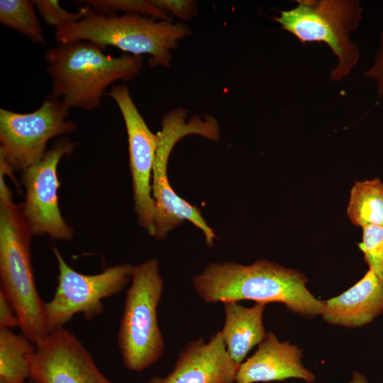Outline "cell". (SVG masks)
I'll use <instances>...</instances> for the list:
<instances>
[{"instance_id":"1","label":"cell","mask_w":383,"mask_h":383,"mask_svg":"<svg viewBox=\"0 0 383 383\" xmlns=\"http://www.w3.org/2000/svg\"><path fill=\"white\" fill-rule=\"evenodd\" d=\"M192 282L197 294L207 303L279 302L290 311L309 318L321 314L325 305V301L316 299L307 289L304 274L266 259L250 265L212 263Z\"/></svg>"},{"instance_id":"2","label":"cell","mask_w":383,"mask_h":383,"mask_svg":"<svg viewBox=\"0 0 383 383\" xmlns=\"http://www.w3.org/2000/svg\"><path fill=\"white\" fill-rule=\"evenodd\" d=\"M104 50L85 40L57 43L46 50L51 92L69 109L96 110L109 85L117 80L130 81L140 72L143 56L113 57Z\"/></svg>"},{"instance_id":"3","label":"cell","mask_w":383,"mask_h":383,"mask_svg":"<svg viewBox=\"0 0 383 383\" xmlns=\"http://www.w3.org/2000/svg\"><path fill=\"white\" fill-rule=\"evenodd\" d=\"M0 171V280L1 289L13 306L18 326L34 345L50 333L44 305L35 286L30 256L33 236Z\"/></svg>"},{"instance_id":"4","label":"cell","mask_w":383,"mask_h":383,"mask_svg":"<svg viewBox=\"0 0 383 383\" xmlns=\"http://www.w3.org/2000/svg\"><path fill=\"white\" fill-rule=\"evenodd\" d=\"M192 34L185 24L135 13L106 16L91 11L80 21L55 30L57 43L85 40L104 50L115 47L130 55L150 56V67H169L171 50Z\"/></svg>"},{"instance_id":"5","label":"cell","mask_w":383,"mask_h":383,"mask_svg":"<svg viewBox=\"0 0 383 383\" xmlns=\"http://www.w3.org/2000/svg\"><path fill=\"white\" fill-rule=\"evenodd\" d=\"M188 111L176 109L166 113L162 119L158 143L152 173V196L155 203L154 237L161 240L184 220L192 223L204 233L206 245L212 247L216 235L202 217L199 209L178 196L171 187L167 177L170 153L183 137L196 134L211 140L218 141L220 129L211 116H194L186 121Z\"/></svg>"},{"instance_id":"6","label":"cell","mask_w":383,"mask_h":383,"mask_svg":"<svg viewBox=\"0 0 383 383\" xmlns=\"http://www.w3.org/2000/svg\"><path fill=\"white\" fill-rule=\"evenodd\" d=\"M162 291L163 281L156 260L133 266L117 336L123 364L129 370L147 369L164 352L157 321Z\"/></svg>"},{"instance_id":"7","label":"cell","mask_w":383,"mask_h":383,"mask_svg":"<svg viewBox=\"0 0 383 383\" xmlns=\"http://www.w3.org/2000/svg\"><path fill=\"white\" fill-rule=\"evenodd\" d=\"M296 7L281 11L274 19L302 43L323 42L338 60L330 77H347L359 60L357 45L350 33L359 26L362 8L358 0H297Z\"/></svg>"},{"instance_id":"8","label":"cell","mask_w":383,"mask_h":383,"mask_svg":"<svg viewBox=\"0 0 383 383\" xmlns=\"http://www.w3.org/2000/svg\"><path fill=\"white\" fill-rule=\"evenodd\" d=\"M69 109L52 92L30 113L0 109V166L11 174L38 162L52 138L75 129Z\"/></svg>"},{"instance_id":"9","label":"cell","mask_w":383,"mask_h":383,"mask_svg":"<svg viewBox=\"0 0 383 383\" xmlns=\"http://www.w3.org/2000/svg\"><path fill=\"white\" fill-rule=\"evenodd\" d=\"M57 285L53 297L45 302L44 311L49 333L64 327L75 314L87 320L99 316L102 300L120 292L131 280L133 265L125 263L109 267L96 274H84L70 267L57 248Z\"/></svg>"},{"instance_id":"10","label":"cell","mask_w":383,"mask_h":383,"mask_svg":"<svg viewBox=\"0 0 383 383\" xmlns=\"http://www.w3.org/2000/svg\"><path fill=\"white\" fill-rule=\"evenodd\" d=\"M75 147L69 138L58 139L40 160L23 171L26 196L21 211L33 235L47 234L62 240L73 236V230L62 218L58 204L60 182L57 170L61 159L70 156Z\"/></svg>"},{"instance_id":"11","label":"cell","mask_w":383,"mask_h":383,"mask_svg":"<svg viewBox=\"0 0 383 383\" xmlns=\"http://www.w3.org/2000/svg\"><path fill=\"white\" fill-rule=\"evenodd\" d=\"M108 95L117 104L127 131L134 209L138 220L139 224L153 236L155 203L151 181L158 135L148 128L126 85L113 86Z\"/></svg>"},{"instance_id":"12","label":"cell","mask_w":383,"mask_h":383,"mask_svg":"<svg viewBox=\"0 0 383 383\" xmlns=\"http://www.w3.org/2000/svg\"><path fill=\"white\" fill-rule=\"evenodd\" d=\"M35 346L30 383H113L100 371L79 339L64 327L50 332Z\"/></svg>"},{"instance_id":"13","label":"cell","mask_w":383,"mask_h":383,"mask_svg":"<svg viewBox=\"0 0 383 383\" xmlns=\"http://www.w3.org/2000/svg\"><path fill=\"white\" fill-rule=\"evenodd\" d=\"M240 365L229 355L221 331L206 343L189 342L179 353L172 371L146 383H235Z\"/></svg>"},{"instance_id":"14","label":"cell","mask_w":383,"mask_h":383,"mask_svg":"<svg viewBox=\"0 0 383 383\" xmlns=\"http://www.w3.org/2000/svg\"><path fill=\"white\" fill-rule=\"evenodd\" d=\"M302 351L288 341L280 342L273 333H267L257 351L240 365L235 383L282 381L298 378L307 382L315 375L302 364Z\"/></svg>"},{"instance_id":"15","label":"cell","mask_w":383,"mask_h":383,"mask_svg":"<svg viewBox=\"0 0 383 383\" xmlns=\"http://www.w3.org/2000/svg\"><path fill=\"white\" fill-rule=\"evenodd\" d=\"M383 311V282L371 270L353 287L325 301L321 316L327 323L356 328L372 322Z\"/></svg>"},{"instance_id":"16","label":"cell","mask_w":383,"mask_h":383,"mask_svg":"<svg viewBox=\"0 0 383 383\" xmlns=\"http://www.w3.org/2000/svg\"><path fill=\"white\" fill-rule=\"evenodd\" d=\"M265 305L256 303L248 308L236 301L223 303L225 322L221 333L228 353L239 365L267 335L262 323Z\"/></svg>"},{"instance_id":"17","label":"cell","mask_w":383,"mask_h":383,"mask_svg":"<svg viewBox=\"0 0 383 383\" xmlns=\"http://www.w3.org/2000/svg\"><path fill=\"white\" fill-rule=\"evenodd\" d=\"M35 346L23 335L0 328V380L24 383L29 378Z\"/></svg>"},{"instance_id":"18","label":"cell","mask_w":383,"mask_h":383,"mask_svg":"<svg viewBox=\"0 0 383 383\" xmlns=\"http://www.w3.org/2000/svg\"><path fill=\"white\" fill-rule=\"evenodd\" d=\"M346 213L356 226H383V182L378 178L356 182L350 192Z\"/></svg>"},{"instance_id":"19","label":"cell","mask_w":383,"mask_h":383,"mask_svg":"<svg viewBox=\"0 0 383 383\" xmlns=\"http://www.w3.org/2000/svg\"><path fill=\"white\" fill-rule=\"evenodd\" d=\"M0 22L26 36L33 43L45 45L34 1L1 0Z\"/></svg>"},{"instance_id":"20","label":"cell","mask_w":383,"mask_h":383,"mask_svg":"<svg viewBox=\"0 0 383 383\" xmlns=\"http://www.w3.org/2000/svg\"><path fill=\"white\" fill-rule=\"evenodd\" d=\"M94 12L106 16H113L117 11L135 13L158 20L172 21L170 14L159 9L152 1L145 0H88L83 1Z\"/></svg>"},{"instance_id":"21","label":"cell","mask_w":383,"mask_h":383,"mask_svg":"<svg viewBox=\"0 0 383 383\" xmlns=\"http://www.w3.org/2000/svg\"><path fill=\"white\" fill-rule=\"evenodd\" d=\"M362 241L358 243L369 270L383 282V226L370 225L362 228Z\"/></svg>"},{"instance_id":"22","label":"cell","mask_w":383,"mask_h":383,"mask_svg":"<svg viewBox=\"0 0 383 383\" xmlns=\"http://www.w3.org/2000/svg\"><path fill=\"white\" fill-rule=\"evenodd\" d=\"M34 4L43 21L56 29L80 21L91 11V8L85 4L77 12H69L57 0H36Z\"/></svg>"},{"instance_id":"23","label":"cell","mask_w":383,"mask_h":383,"mask_svg":"<svg viewBox=\"0 0 383 383\" xmlns=\"http://www.w3.org/2000/svg\"><path fill=\"white\" fill-rule=\"evenodd\" d=\"M155 6L182 20H188L197 14V3L190 0H152Z\"/></svg>"},{"instance_id":"24","label":"cell","mask_w":383,"mask_h":383,"mask_svg":"<svg viewBox=\"0 0 383 383\" xmlns=\"http://www.w3.org/2000/svg\"><path fill=\"white\" fill-rule=\"evenodd\" d=\"M364 75L376 81L379 99L383 95V30L380 37V47L377 52L374 62Z\"/></svg>"},{"instance_id":"25","label":"cell","mask_w":383,"mask_h":383,"mask_svg":"<svg viewBox=\"0 0 383 383\" xmlns=\"http://www.w3.org/2000/svg\"><path fill=\"white\" fill-rule=\"evenodd\" d=\"M18 326L16 311L6 295L0 291V328L11 329Z\"/></svg>"},{"instance_id":"26","label":"cell","mask_w":383,"mask_h":383,"mask_svg":"<svg viewBox=\"0 0 383 383\" xmlns=\"http://www.w3.org/2000/svg\"><path fill=\"white\" fill-rule=\"evenodd\" d=\"M349 383H369L365 376L358 372H354Z\"/></svg>"},{"instance_id":"27","label":"cell","mask_w":383,"mask_h":383,"mask_svg":"<svg viewBox=\"0 0 383 383\" xmlns=\"http://www.w3.org/2000/svg\"><path fill=\"white\" fill-rule=\"evenodd\" d=\"M0 383H6V382H4V381H1V380H0Z\"/></svg>"}]
</instances>
